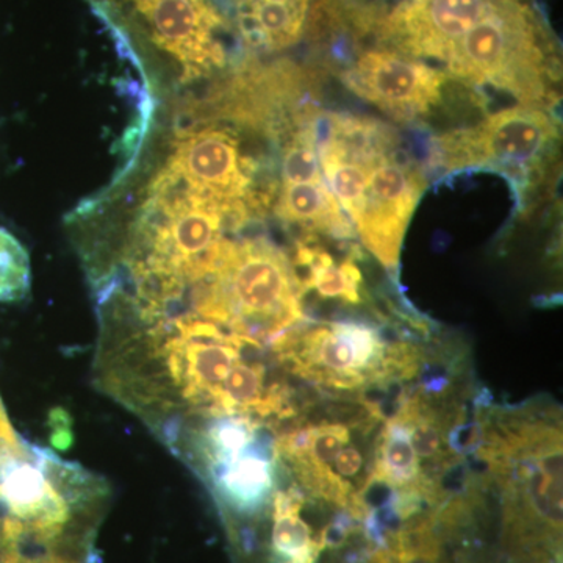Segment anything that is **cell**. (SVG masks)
<instances>
[{"label": "cell", "instance_id": "1", "mask_svg": "<svg viewBox=\"0 0 563 563\" xmlns=\"http://www.w3.org/2000/svg\"><path fill=\"white\" fill-rule=\"evenodd\" d=\"M317 151L322 176L363 246L391 272L426 190L420 165L390 125L347 113H320Z\"/></svg>", "mask_w": 563, "mask_h": 563}, {"label": "cell", "instance_id": "2", "mask_svg": "<svg viewBox=\"0 0 563 563\" xmlns=\"http://www.w3.org/2000/svg\"><path fill=\"white\" fill-rule=\"evenodd\" d=\"M483 457L504 492L507 536L561 554V415L507 413L485 433Z\"/></svg>", "mask_w": 563, "mask_h": 563}, {"label": "cell", "instance_id": "3", "mask_svg": "<svg viewBox=\"0 0 563 563\" xmlns=\"http://www.w3.org/2000/svg\"><path fill=\"white\" fill-rule=\"evenodd\" d=\"M302 295L295 265L276 244L229 240L213 274L196 284L195 313L273 346L303 321Z\"/></svg>", "mask_w": 563, "mask_h": 563}, {"label": "cell", "instance_id": "4", "mask_svg": "<svg viewBox=\"0 0 563 563\" xmlns=\"http://www.w3.org/2000/svg\"><path fill=\"white\" fill-rule=\"evenodd\" d=\"M140 57L166 63L191 84L224 68L233 33L221 0H90Z\"/></svg>", "mask_w": 563, "mask_h": 563}, {"label": "cell", "instance_id": "5", "mask_svg": "<svg viewBox=\"0 0 563 563\" xmlns=\"http://www.w3.org/2000/svg\"><path fill=\"white\" fill-rule=\"evenodd\" d=\"M273 351L291 372L332 390H361L417 372V352L388 346L377 329L343 321L292 329Z\"/></svg>", "mask_w": 563, "mask_h": 563}, {"label": "cell", "instance_id": "6", "mask_svg": "<svg viewBox=\"0 0 563 563\" xmlns=\"http://www.w3.org/2000/svg\"><path fill=\"white\" fill-rule=\"evenodd\" d=\"M558 139V122L550 111L520 103L437 140V162L446 172L495 169L518 187H528L543 174Z\"/></svg>", "mask_w": 563, "mask_h": 563}, {"label": "cell", "instance_id": "7", "mask_svg": "<svg viewBox=\"0 0 563 563\" xmlns=\"http://www.w3.org/2000/svg\"><path fill=\"white\" fill-rule=\"evenodd\" d=\"M180 187L217 202L242 224L257 209L255 165L239 136L220 124L181 129L161 169Z\"/></svg>", "mask_w": 563, "mask_h": 563}, {"label": "cell", "instance_id": "8", "mask_svg": "<svg viewBox=\"0 0 563 563\" xmlns=\"http://www.w3.org/2000/svg\"><path fill=\"white\" fill-rule=\"evenodd\" d=\"M340 76L358 98L402 122L428 117L442 102L448 81L443 69L383 44L355 51Z\"/></svg>", "mask_w": 563, "mask_h": 563}, {"label": "cell", "instance_id": "9", "mask_svg": "<svg viewBox=\"0 0 563 563\" xmlns=\"http://www.w3.org/2000/svg\"><path fill=\"white\" fill-rule=\"evenodd\" d=\"M0 510L51 543L69 521V504L55 490L31 443L11 448L0 442Z\"/></svg>", "mask_w": 563, "mask_h": 563}, {"label": "cell", "instance_id": "10", "mask_svg": "<svg viewBox=\"0 0 563 563\" xmlns=\"http://www.w3.org/2000/svg\"><path fill=\"white\" fill-rule=\"evenodd\" d=\"M273 451L258 439L242 454L221 465L211 466L209 474L222 501L240 514H257L269 501L274 488Z\"/></svg>", "mask_w": 563, "mask_h": 563}, {"label": "cell", "instance_id": "11", "mask_svg": "<svg viewBox=\"0 0 563 563\" xmlns=\"http://www.w3.org/2000/svg\"><path fill=\"white\" fill-rule=\"evenodd\" d=\"M368 481L385 485L395 495L420 496L431 506L437 504L431 485L422 473L420 459L410 442L409 431L399 415L388 418L374 444Z\"/></svg>", "mask_w": 563, "mask_h": 563}, {"label": "cell", "instance_id": "12", "mask_svg": "<svg viewBox=\"0 0 563 563\" xmlns=\"http://www.w3.org/2000/svg\"><path fill=\"white\" fill-rule=\"evenodd\" d=\"M277 217L285 224L333 239H350L352 228L342 207L333 198L324 177L307 181H280Z\"/></svg>", "mask_w": 563, "mask_h": 563}, {"label": "cell", "instance_id": "13", "mask_svg": "<svg viewBox=\"0 0 563 563\" xmlns=\"http://www.w3.org/2000/svg\"><path fill=\"white\" fill-rule=\"evenodd\" d=\"M292 265L303 272V277H298L303 291L314 290L321 298L347 303L362 301V273L351 258L336 263L328 251L306 242L298 243Z\"/></svg>", "mask_w": 563, "mask_h": 563}, {"label": "cell", "instance_id": "14", "mask_svg": "<svg viewBox=\"0 0 563 563\" xmlns=\"http://www.w3.org/2000/svg\"><path fill=\"white\" fill-rule=\"evenodd\" d=\"M303 496L298 490L277 492L273 503V550L280 563H317L324 548L301 518Z\"/></svg>", "mask_w": 563, "mask_h": 563}, {"label": "cell", "instance_id": "15", "mask_svg": "<svg viewBox=\"0 0 563 563\" xmlns=\"http://www.w3.org/2000/svg\"><path fill=\"white\" fill-rule=\"evenodd\" d=\"M31 291V257L16 236L0 228V302L22 301Z\"/></svg>", "mask_w": 563, "mask_h": 563}, {"label": "cell", "instance_id": "16", "mask_svg": "<svg viewBox=\"0 0 563 563\" xmlns=\"http://www.w3.org/2000/svg\"><path fill=\"white\" fill-rule=\"evenodd\" d=\"M51 442L57 450H68L73 443V422L68 412L57 407L49 415Z\"/></svg>", "mask_w": 563, "mask_h": 563}, {"label": "cell", "instance_id": "17", "mask_svg": "<svg viewBox=\"0 0 563 563\" xmlns=\"http://www.w3.org/2000/svg\"><path fill=\"white\" fill-rule=\"evenodd\" d=\"M0 442L9 444L11 448H21L22 440L14 432L13 426L7 417L3 404L0 401Z\"/></svg>", "mask_w": 563, "mask_h": 563}]
</instances>
